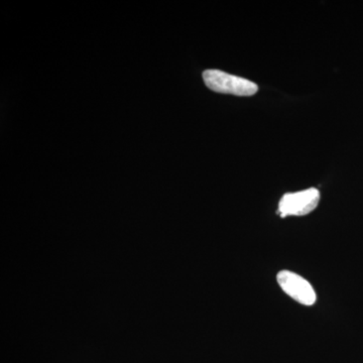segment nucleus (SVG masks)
I'll use <instances>...</instances> for the list:
<instances>
[{"label":"nucleus","mask_w":363,"mask_h":363,"mask_svg":"<svg viewBox=\"0 0 363 363\" xmlns=\"http://www.w3.org/2000/svg\"><path fill=\"white\" fill-rule=\"evenodd\" d=\"M203 80L209 89L223 94L252 96L259 91L257 85L252 81L219 70L205 71Z\"/></svg>","instance_id":"1"},{"label":"nucleus","mask_w":363,"mask_h":363,"mask_svg":"<svg viewBox=\"0 0 363 363\" xmlns=\"http://www.w3.org/2000/svg\"><path fill=\"white\" fill-rule=\"evenodd\" d=\"M320 201V192L315 188L284 195L279 203L281 217L304 216L311 213Z\"/></svg>","instance_id":"2"},{"label":"nucleus","mask_w":363,"mask_h":363,"mask_svg":"<svg viewBox=\"0 0 363 363\" xmlns=\"http://www.w3.org/2000/svg\"><path fill=\"white\" fill-rule=\"evenodd\" d=\"M279 286L286 295L290 296L300 304L312 306L316 302V293L304 278L289 271H281L277 277Z\"/></svg>","instance_id":"3"}]
</instances>
